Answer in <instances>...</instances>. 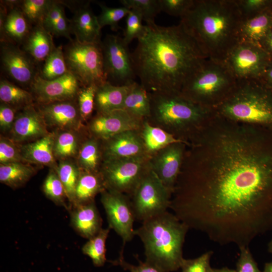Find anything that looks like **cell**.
I'll return each instance as SVG.
<instances>
[{
  "mask_svg": "<svg viewBox=\"0 0 272 272\" xmlns=\"http://www.w3.org/2000/svg\"><path fill=\"white\" fill-rule=\"evenodd\" d=\"M169 208L213 242L248 247L272 228V128L215 112L186 145Z\"/></svg>",
  "mask_w": 272,
  "mask_h": 272,
  "instance_id": "6da1fadb",
  "label": "cell"
},
{
  "mask_svg": "<svg viewBox=\"0 0 272 272\" xmlns=\"http://www.w3.org/2000/svg\"><path fill=\"white\" fill-rule=\"evenodd\" d=\"M145 26L131 53L136 77L149 92H180L208 58L180 23L167 27L147 23Z\"/></svg>",
  "mask_w": 272,
  "mask_h": 272,
  "instance_id": "7a4b0ae2",
  "label": "cell"
},
{
  "mask_svg": "<svg viewBox=\"0 0 272 272\" xmlns=\"http://www.w3.org/2000/svg\"><path fill=\"white\" fill-rule=\"evenodd\" d=\"M236 0H194L180 23L207 58L223 61L238 42Z\"/></svg>",
  "mask_w": 272,
  "mask_h": 272,
  "instance_id": "3957f363",
  "label": "cell"
},
{
  "mask_svg": "<svg viewBox=\"0 0 272 272\" xmlns=\"http://www.w3.org/2000/svg\"><path fill=\"white\" fill-rule=\"evenodd\" d=\"M149 95L150 115L146 120L186 145L215 112L187 99L180 92H153Z\"/></svg>",
  "mask_w": 272,
  "mask_h": 272,
  "instance_id": "277c9868",
  "label": "cell"
},
{
  "mask_svg": "<svg viewBox=\"0 0 272 272\" xmlns=\"http://www.w3.org/2000/svg\"><path fill=\"white\" fill-rule=\"evenodd\" d=\"M189 228L168 211L143 222L135 230L142 241L146 261L166 272L180 268Z\"/></svg>",
  "mask_w": 272,
  "mask_h": 272,
  "instance_id": "5b68a950",
  "label": "cell"
},
{
  "mask_svg": "<svg viewBox=\"0 0 272 272\" xmlns=\"http://www.w3.org/2000/svg\"><path fill=\"white\" fill-rule=\"evenodd\" d=\"M214 110L236 122L272 128V90L258 80L237 81L231 93Z\"/></svg>",
  "mask_w": 272,
  "mask_h": 272,
  "instance_id": "8992f818",
  "label": "cell"
},
{
  "mask_svg": "<svg viewBox=\"0 0 272 272\" xmlns=\"http://www.w3.org/2000/svg\"><path fill=\"white\" fill-rule=\"evenodd\" d=\"M237 82L223 61L207 58L185 81L180 92L193 103L214 109L231 93Z\"/></svg>",
  "mask_w": 272,
  "mask_h": 272,
  "instance_id": "52a82bcc",
  "label": "cell"
},
{
  "mask_svg": "<svg viewBox=\"0 0 272 272\" xmlns=\"http://www.w3.org/2000/svg\"><path fill=\"white\" fill-rule=\"evenodd\" d=\"M101 42L83 43L73 40L64 49L68 71L76 77L82 86H98L107 82Z\"/></svg>",
  "mask_w": 272,
  "mask_h": 272,
  "instance_id": "ba28073f",
  "label": "cell"
},
{
  "mask_svg": "<svg viewBox=\"0 0 272 272\" xmlns=\"http://www.w3.org/2000/svg\"><path fill=\"white\" fill-rule=\"evenodd\" d=\"M172 195L150 166L129 196L135 219L143 222L167 211Z\"/></svg>",
  "mask_w": 272,
  "mask_h": 272,
  "instance_id": "9c48e42d",
  "label": "cell"
},
{
  "mask_svg": "<svg viewBox=\"0 0 272 272\" xmlns=\"http://www.w3.org/2000/svg\"><path fill=\"white\" fill-rule=\"evenodd\" d=\"M150 158L103 160L99 172L105 189L130 196L150 168Z\"/></svg>",
  "mask_w": 272,
  "mask_h": 272,
  "instance_id": "30bf717a",
  "label": "cell"
},
{
  "mask_svg": "<svg viewBox=\"0 0 272 272\" xmlns=\"http://www.w3.org/2000/svg\"><path fill=\"white\" fill-rule=\"evenodd\" d=\"M106 81L115 86L134 82L136 75L128 44L117 35H107L101 42Z\"/></svg>",
  "mask_w": 272,
  "mask_h": 272,
  "instance_id": "8fae6325",
  "label": "cell"
},
{
  "mask_svg": "<svg viewBox=\"0 0 272 272\" xmlns=\"http://www.w3.org/2000/svg\"><path fill=\"white\" fill-rule=\"evenodd\" d=\"M270 60L261 46L238 42L223 62L237 81H260Z\"/></svg>",
  "mask_w": 272,
  "mask_h": 272,
  "instance_id": "7c38bea8",
  "label": "cell"
},
{
  "mask_svg": "<svg viewBox=\"0 0 272 272\" xmlns=\"http://www.w3.org/2000/svg\"><path fill=\"white\" fill-rule=\"evenodd\" d=\"M101 202L106 212L109 227L120 236L124 246L135 235L133 222L135 218L129 196L105 189L101 193Z\"/></svg>",
  "mask_w": 272,
  "mask_h": 272,
  "instance_id": "4fadbf2b",
  "label": "cell"
},
{
  "mask_svg": "<svg viewBox=\"0 0 272 272\" xmlns=\"http://www.w3.org/2000/svg\"><path fill=\"white\" fill-rule=\"evenodd\" d=\"M82 87L76 77L70 72L52 80H46L39 75L30 85L32 93L40 103L74 100Z\"/></svg>",
  "mask_w": 272,
  "mask_h": 272,
  "instance_id": "5bb4252c",
  "label": "cell"
},
{
  "mask_svg": "<svg viewBox=\"0 0 272 272\" xmlns=\"http://www.w3.org/2000/svg\"><path fill=\"white\" fill-rule=\"evenodd\" d=\"M144 120L123 109L96 113L89 120L88 130L90 136L104 141L126 130L140 129Z\"/></svg>",
  "mask_w": 272,
  "mask_h": 272,
  "instance_id": "9a60e30c",
  "label": "cell"
},
{
  "mask_svg": "<svg viewBox=\"0 0 272 272\" xmlns=\"http://www.w3.org/2000/svg\"><path fill=\"white\" fill-rule=\"evenodd\" d=\"M186 145L181 141L173 143L158 151L150 159L151 169L172 193L180 173Z\"/></svg>",
  "mask_w": 272,
  "mask_h": 272,
  "instance_id": "2e32d148",
  "label": "cell"
},
{
  "mask_svg": "<svg viewBox=\"0 0 272 272\" xmlns=\"http://www.w3.org/2000/svg\"><path fill=\"white\" fill-rule=\"evenodd\" d=\"M101 142L103 160L150 157L146 153L140 129L123 131Z\"/></svg>",
  "mask_w": 272,
  "mask_h": 272,
  "instance_id": "e0dca14e",
  "label": "cell"
},
{
  "mask_svg": "<svg viewBox=\"0 0 272 272\" xmlns=\"http://www.w3.org/2000/svg\"><path fill=\"white\" fill-rule=\"evenodd\" d=\"M1 59L8 75L20 84L30 86L37 76L33 59L13 44L2 45Z\"/></svg>",
  "mask_w": 272,
  "mask_h": 272,
  "instance_id": "ac0fdd59",
  "label": "cell"
},
{
  "mask_svg": "<svg viewBox=\"0 0 272 272\" xmlns=\"http://www.w3.org/2000/svg\"><path fill=\"white\" fill-rule=\"evenodd\" d=\"M38 110L47 126L59 130L74 131L82 127L78 106L74 100L40 104Z\"/></svg>",
  "mask_w": 272,
  "mask_h": 272,
  "instance_id": "d6986e66",
  "label": "cell"
},
{
  "mask_svg": "<svg viewBox=\"0 0 272 272\" xmlns=\"http://www.w3.org/2000/svg\"><path fill=\"white\" fill-rule=\"evenodd\" d=\"M47 127L39 110L30 105L16 116L9 138L17 144L29 143L47 134Z\"/></svg>",
  "mask_w": 272,
  "mask_h": 272,
  "instance_id": "ffe728a7",
  "label": "cell"
},
{
  "mask_svg": "<svg viewBox=\"0 0 272 272\" xmlns=\"http://www.w3.org/2000/svg\"><path fill=\"white\" fill-rule=\"evenodd\" d=\"M68 211L71 225L81 237L89 239L102 228V220L95 200L73 206Z\"/></svg>",
  "mask_w": 272,
  "mask_h": 272,
  "instance_id": "44dd1931",
  "label": "cell"
},
{
  "mask_svg": "<svg viewBox=\"0 0 272 272\" xmlns=\"http://www.w3.org/2000/svg\"><path fill=\"white\" fill-rule=\"evenodd\" d=\"M272 28V7L252 16L242 17L239 24L238 42L261 46Z\"/></svg>",
  "mask_w": 272,
  "mask_h": 272,
  "instance_id": "7402d4cb",
  "label": "cell"
},
{
  "mask_svg": "<svg viewBox=\"0 0 272 272\" xmlns=\"http://www.w3.org/2000/svg\"><path fill=\"white\" fill-rule=\"evenodd\" d=\"M72 33L76 40L83 43L100 41L101 29L97 16L93 13L89 5L85 4L77 9L71 21Z\"/></svg>",
  "mask_w": 272,
  "mask_h": 272,
  "instance_id": "603a6c76",
  "label": "cell"
},
{
  "mask_svg": "<svg viewBox=\"0 0 272 272\" xmlns=\"http://www.w3.org/2000/svg\"><path fill=\"white\" fill-rule=\"evenodd\" d=\"M54 133L45 136L20 147L23 160L29 164H35L55 169V158L53 153L55 138Z\"/></svg>",
  "mask_w": 272,
  "mask_h": 272,
  "instance_id": "cb8c5ba5",
  "label": "cell"
},
{
  "mask_svg": "<svg viewBox=\"0 0 272 272\" xmlns=\"http://www.w3.org/2000/svg\"><path fill=\"white\" fill-rule=\"evenodd\" d=\"M129 85L115 86L108 82L97 87L95 96V108L97 113H106L122 109Z\"/></svg>",
  "mask_w": 272,
  "mask_h": 272,
  "instance_id": "d4e9b609",
  "label": "cell"
},
{
  "mask_svg": "<svg viewBox=\"0 0 272 272\" xmlns=\"http://www.w3.org/2000/svg\"><path fill=\"white\" fill-rule=\"evenodd\" d=\"M54 47L52 35L41 23L37 24L25 39V52L37 62L44 61Z\"/></svg>",
  "mask_w": 272,
  "mask_h": 272,
  "instance_id": "484cf974",
  "label": "cell"
},
{
  "mask_svg": "<svg viewBox=\"0 0 272 272\" xmlns=\"http://www.w3.org/2000/svg\"><path fill=\"white\" fill-rule=\"evenodd\" d=\"M104 190L105 187L100 172L81 171L75 189L74 203L70 208L94 201L97 194Z\"/></svg>",
  "mask_w": 272,
  "mask_h": 272,
  "instance_id": "4316f807",
  "label": "cell"
},
{
  "mask_svg": "<svg viewBox=\"0 0 272 272\" xmlns=\"http://www.w3.org/2000/svg\"><path fill=\"white\" fill-rule=\"evenodd\" d=\"M122 109L140 119H147L150 115L149 92L134 81L129 85Z\"/></svg>",
  "mask_w": 272,
  "mask_h": 272,
  "instance_id": "83f0119b",
  "label": "cell"
},
{
  "mask_svg": "<svg viewBox=\"0 0 272 272\" xmlns=\"http://www.w3.org/2000/svg\"><path fill=\"white\" fill-rule=\"evenodd\" d=\"M77 156L81 171L99 172L103 161L101 141L90 135L81 144Z\"/></svg>",
  "mask_w": 272,
  "mask_h": 272,
  "instance_id": "f1b7e54d",
  "label": "cell"
},
{
  "mask_svg": "<svg viewBox=\"0 0 272 272\" xmlns=\"http://www.w3.org/2000/svg\"><path fill=\"white\" fill-rule=\"evenodd\" d=\"M140 131L146 153L150 157L165 147L181 141L163 129L152 125L146 119Z\"/></svg>",
  "mask_w": 272,
  "mask_h": 272,
  "instance_id": "f546056e",
  "label": "cell"
},
{
  "mask_svg": "<svg viewBox=\"0 0 272 272\" xmlns=\"http://www.w3.org/2000/svg\"><path fill=\"white\" fill-rule=\"evenodd\" d=\"M36 172L34 167L25 162L0 164V182L15 189L26 184Z\"/></svg>",
  "mask_w": 272,
  "mask_h": 272,
  "instance_id": "4dcf8cb0",
  "label": "cell"
},
{
  "mask_svg": "<svg viewBox=\"0 0 272 272\" xmlns=\"http://www.w3.org/2000/svg\"><path fill=\"white\" fill-rule=\"evenodd\" d=\"M41 24L52 35L71 39V22L65 15L64 7L60 2L53 1Z\"/></svg>",
  "mask_w": 272,
  "mask_h": 272,
  "instance_id": "1f68e13d",
  "label": "cell"
},
{
  "mask_svg": "<svg viewBox=\"0 0 272 272\" xmlns=\"http://www.w3.org/2000/svg\"><path fill=\"white\" fill-rule=\"evenodd\" d=\"M1 31L12 40L21 42L30 32L28 21L21 10L14 8L7 14Z\"/></svg>",
  "mask_w": 272,
  "mask_h": 272,
  "instance_id": "d6a6232c",
  "label": "cell"
},
{
  "mask_svg": "<svg viewBox=\"0 0 272 272\" xmlns=\"http://www.w3.org/2000/svg\"><path fill=\"white\" fill-rule=\"evenodd\" d=\"M34 96L30 93L6 80L0 82L1 102L15 109H23L33 104Z\"/></svg>",
  "mask_w": 272,
  "mask_h": 272,
  "instance_id": "836d02e7",
  "label": "cell"
},
{
  "mask_svg": "<svg viewBox=\"0 0 272 272\" xmlns=\"http://www.w3.org/2000/svg\"><path fill=\"white\" fill-rule=\"evenodd\" d=\"M74 130H61L55 134L53 153L55 159L66 160L76 156L81 145Z\"/></svg>",
  "mask_w": 272,
  "mask_h": 272,
  "instance_id": "e575fe53",
  "label": "cell"
},
{
  "mask_svg": "<svg viewBox=\"0 0 272 272\" xmlns=\"http://www.w3.org/2000/svg\"><path fill=\"white\" fill-rule=\"evenodd\" d=\"M55 169L64 186L69 209L74 203L75 189L81 170L77 164L69 160L60 161Z\"/></svg>",
  "mask_w": 272,
  "mask_h": 272,
  "instance_id": "d590c367",
  "label": "cell"
},
{
  "mask_svg": "<svg viewBox=\"0 0 272 272\" xmlns=\"http://www.w3.org/2000/svg\"><path fill=\"white\" fill-rule=\"evenodd\" d=\"M110 229L109 227L102 228L98 234L88 239L82 247L83 253L91 259L95 266H102L106 261L105 244Z\"/></svg>",
  "mask_w": 272,
  "mask_h": 272,
  "instance_id": "8d00e7d4",
  "label": "cell"
},
{
  "mask_svg": "<svg viewBox=\"0 0 272 272\" xmlns=\"http://www.w3.org/2000/svg\"><path fill=\"white\" fill-rule=\"evenodd\" d=\"M69 72L64 57L62 46L55 47L44 60L39 76L46 80L59 78Z\"/></svg>",
  "mask_w": 272,
  "mask_h": 272,
  "instance_id": "74e56055",
  "label": "cell"
},
{
  "mask_svg": "<svg viewBox=\"0 0 272 272\" xmlns=\"http://www.w3.org/2000/svg\"><path fill=\"white\" fill-rule=\"evenodd\" d=\"M42 191L56 205L69 209V202L64 186L54 168H50L42 184Z\"/></svg>",
  "mask_w": 272,
  "mask_h": 272,
  "instance_id": "f35d334b",
  "label": "cell"
},
{
  "mask_svg": "<svg viewBox=\"0 0 272 272\" xmlns=\"http://www.w3.org/2000/svg\"><path fill=\"white\" fill-rule=\"evenodd\" d=\"M122 6L140 14L147 23L155 22V18L161 12L159 0H120Z\"/></svg>",
  "mask_w": 272,
  "mask_h": 272,
  "instance_id": "ab89813d",
  "label": "cell"
},
{
  "mask_svg": "<svg viewBox=\"0 0 272 272\" xmlns=\"http://www.w3.org/2000/svg\"><path fill=\"white\" fill-rule=\"evenodd\" d=\"M53 1L24 0L20 2L21 11L29 22L41 23Z\"/></svg>",
  "mask_w": 272,
  "mask_h": 272,
  "instance_id": "60d3db41",
  "label": "cell"
},
{
  "mask_svg": "<svg viewBox=\"0 0 272 272\" xmlns=\"http://www.w3.org/2000/svg\"><path fill=\"white\" fill-rule=\"evenodd\" d=\"M98 5L101 8V13L97 16L100 27L102 28L105 26H109L113 31H117L119 29V22L127 15L130 11L122 6L111 8L100 3H98Z\"/></svg>",
  "mask_w": 272,
  "mask_h": 272,
  "instance_id": "b9f144b4",
  "label": "cell"
},
{
  "mask_svg": "<svg viewBox=\"0 0 272 272\" xmlns=\"http://www.w3.org/2000/svg\"><path fill=\"white\" fill-rule=\"evenodd\" d=\"M97 86L91 85L82 86L78 93V106L82 121L91 118L95 108V96Z\"/></svg>",
  "mask_w": 272,
  "mask_h": 272,
  "instance_id": "7bdbcfd3",
  "label": "cell"
},
{
  "mask_svg": "<svg viewBox=\"0 0 272 272\" xmlns=\"http://www.w3.org/2000/svg\"><path fill=\"white\" fill-rule=\"evenodd\" d=\"M142 15L135 11L130 10L125 19L123 40L129 44L133 40L140 38L145 31V26L142 24Z\"/></svg>",
  "mask_w": 272,
  "mask_h": 272,
  "instance_id": "ee69618b",
  "label": "cell"
},
{
  "mask_svg": "<svg viewBox=\"0 0 272 272\" xmlns=\"http://www.w3.org/2000/svg\"><path fill=\"white\" fill-rule=\"evenodd\" d=\"M13 162H24L21 155L20 147L9 138L1 135L0 163L3 164Z\"/></svg>",
  "mask_w": 272,
  "mask_h": 272,
  "instance_id": "f6af8a7d",
  "label": "cell"
},
{
  "mask_svg": "<svg viewBox=\"0 0 272 272\" xmlns=\"http://www.w3.org/2000/svg\"><path fill=\"white\" fill-rule=\"evenodd\" d=\"M213 254L210 251L193 259L184 258L180 267L181 272H212L210 260Z\"/></svg>",
  "mask_w": 272,
  "mask_h": 272,
  "instance_id": "bcb514c9",
  "label": "cell"
},
{
  "mask_svg": "<svg viewBox=\"0 0 272 272\" xmlns=\"http://www.w3.org/2000/svg\"><path fill=\"white\" fill-rule=\"evenodd\" d=\"M242 17L254 15L272 7V0H236Z\"/></svg>",
  "mask_w": 272,
  "mask_h": 272,
  "instance_id": "7dc6e473",
  "label": "cell"
},
{
  "mask_svg": "<svg viewBox=\"0 0 272 272\" xmlns=\"http://www.w3.org/2000/svg\"><path fill=\"white\" fill-rule=\"evenodd\" d=\"M194 2V0H159L161 12L180 18L191 7Z\"/></svg>",
  "mask_w": 272,
  "mask_h": 272,
  "instance_id": "c3c4849f",
  "label": "cell"
},
{
  "mask_svg": "<svg viewBox=\"0 0 272 272\" xmlns=\"http://www.w3.org/2000/svg\"><path fill=\"white\" fill-rule=\"evenodd\" d=\"M138 265H133L127 262L124 258L123 250L120 252L119 257L114 261H112L114 265H119L123 269L129 272H166L158 267L149 263L147 261L143 262L137 258Z\"/></svg>",
  "mask_w": 272,
  "mask_h": 272,
  "instance_id": "681fc988",
  "label": "cell"
},
{
  "mask_svg": "<svg viewBox=\"0 0 272 272\" xmlns=\"http://www.w3.org/2000/svg\"><path fill=\"white\" fill-rule=\"evenodd\" d=\"M240 254L236 264V272H260L248 247L239 248Z\"/></svg>",
  "mask_w": 272,
  "mask_h": 272,
  "instance_id": "f907efd6",
  "label": "cell"
},
{
  "mask_svg": "<svg viewBox=\"0 0 272 272\" xmlns=\"http://www.w3.org/2000/svg\"><path fill=\"white\" fill-rule=\"evenodd\" d=\"M16 109L10 105L1 103L0 105V128L2 132H10L11 130L16 116Z\"/></svg>",
  "mask_w": 272,
  "mask_h": 272,
  "instance_id": "816d5d0a",
  "label": "cell"
},
{
  "mask_svg": "<svg viewBox=\"0 0 272 272\" xmlns=\"http://www.w3.org/2000/svg\"><path fill=\"white\" fill-rule=\"evenodd\" d=\"M259 81L267 88L272 90V59L266 66Z\"/></svg>",
  "mask_w": 272,
  "mask_h": 272,
  "instance_id": "f5cc1de1",
  "label": "cell"
},
{
  "mask_svg": "<svg viewBox=\"0 0 272 272\" xmlns=\"http://www.w3.org/2000/svg\"><path fill=\"white\" fill-rule=\"evenodd\" d=\"M261 46L272 59V28L263 39Z\"/></svg>",
  "mask_w": 272,
  "mask_h": 272,
  "instance_id": "db71d44e",
  "label": "cell"
},
{
  "mask_svg": "<svg viewBox=\"0 0 272 272\" xmlns=\"http://www.w3.org/2000/svg\"><path fill=\"white\" fill-rule=\"evenodd\" d=\"M212 272H236V271L235 269H232L225 267L221 268H213Z\"/></svg>",
  "mask_w": 272,
  "mask_h": 272,
  "instance_id": "11a10c76",
  "label": "cell"
},
{
  "mask_svg": "<svg viewBox=\"0 0 272 272\" xmlns=\"http://www.w3.org/2000/svg\"><path fill=\"white\" fill-rule=\"evenodd\" d=\"M263 272H272V261L265 264Z\"/></svg>",
  "mask_w": 272,
  "mask_h": 272,
  "instance_id": "9f6ffc18",
  "label": "cell"
},
{
  "mask_svg": "<svg viewBox=\"0 0 272 272\" xmlns=\"http://www.w3.org/2000/svg\"><path fill=\"white\" fill-rule=\"evenodd\" d=\"M268 251H269L271 254H272V239H271V241H270V242H269V244H268Z\"/></svg>",
  "mask_w": 272,
  "mask_h": 272,
  "instance_id": "6f0895ef",
  "label": "cell"
}]
</instances>
